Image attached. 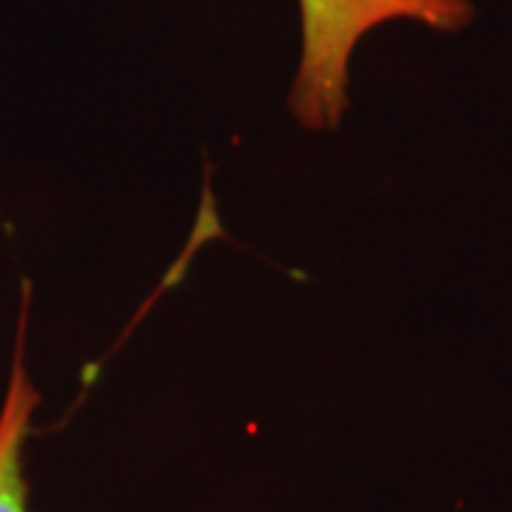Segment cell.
Wrapping results in <instances>:
<instances>
[{
    "instance_id": "1",
    "label": "cell",
    "mask_w": 512,
    "mask_h": 512,
    "mask_svg": "<svg viewBox=\"0 0 512 512\" xmlns=\"http://www.w3.org/2000/svg\"><path fill=\"white\" fill-rule=\"evenodd\" d=\"M302 57L291 89L293 117L311 131L339 126L348 109L350 57L359 40L393 20L458 32L473 23V0H299Z\"/></svg>"
},
{
    "instance_id": "2",
    "label": "cell",
    "mask_w": 512,
    "mask_h": 512,
    "mask_svg": "<svg viewBox=\"0 0 512 512\" xmlns=\"http://www.w3.org/2000/svg\"><path fill=\"white\" fill-rule=\"evenodd\" d=\"M37 402L40 396L18 350L6 399L0 407V512H32L23 458H26V441L32 436Z\"/></svg>"
}]
</instances>
